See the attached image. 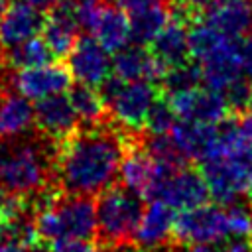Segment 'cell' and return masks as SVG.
<instances>
[{"instance_id": "cell-38", "label": "cell", "mask_w": 252, "mask_h": 252, "mask_svg": "<svg viewBox=\"0 0 252 252\" xmlns=\"http://www.w3.org/2000/svg\"><path fill=\"white\" fill-rule=\"evenodd\" d=\"M26 2L33 4V6L39 8V10H51V8H55L57 4H61L63 0H26Z\"/></svg>"}, {"instance_id": "cell-30", "label": "cell", "mask_w": 252, "mask_h": 252, "mask_svg": "<svg viewBox=\"0 0 252 252\" xmlns=\"http://www.w3.org/2000/svg\"><path fill=\"white\" fill-rule=\"evenodd\" d=\"M222 94H224L230 110H234L236 114L252 108V83L246 77H238L234 83H230L222 91Z\"/></svg>"}, {"instance_id": "cell-13", "label": "cell", "mask_w": 252, "mask_h": 252, "mask_svg": "<svg viewBox=\"0 0 252 252\" xmlns=\"http://www.w3.org/2000/svg\"><path fill=\"white\" fill-rule=\"evenodd\" d=\"M71 71L61 63H45L28 69H16L10 77V87L28 98H45L71 89Z\"/></svg>"}, {"instance_id": "cell-34", "label": "cell", "mask_w": 252, "mask_h": 252, "mask_svg": "<svg viewBox=\"0 0 252 252\" xmlns=\"http://www.w3.org/2000/svg\"><path fill=\"white\" fill-rule=\"evenodd\" d=\"M234 126H236L240 140L244 144H252V110L238 112L234 118Z\"/></svg>"}, {"instance_id": "cell-28", "label": "cell", "mask_w": 252, "mask_h": 252, "mask_svg": "<svg viewBox=\"0 0 252 252\" xmlns=\"http://www.w3.org/2000/svg\"><path fill=\"white\" fill-rule=\"evenodd\" d=\"M142 142V140H140ZM144 150L159 163L169 165V167H185L187 165V158L183 156V152L175 146V142L171 140L169 134H150L144 142H142Z\"/></svg>"}, {"instance_id": "cell-26", "label": "cell", "mask_w": 252, "mask_h": 252, "mask_svg": "<svg viewBox=\"0 0 252 252\" xmlns=\"http://www.w3.org/2000/svg\"><path fill=\"white\" fill-rule=\"evenodd\" d=\"M167 20H169V8L165 4L154 6L136 16H130L132 41L138 45H150L152 39L158 35V32L165 26Z\"/></svg>"}, {"instance_id": "cell-27", "label": "cell", "mask_w": 252, "mask_h": 252, "mask_svg": "<svg viewBox=\"0 0 252 252\" xmlns=\"http://www.w3.org/2000/svg\"><path fill=\"white\" fill-rule=\"evenodd\" d=\"M159 83H161L163 91L167 93V96L183 93V91H189V89H195V87H199L203 83L201 67H199V63H195V59L179 63L175 67H169Z\"/></svg>"}, {"instance_id": "cell-37", "label": "cell", "mask_w": 252, "mask_h": 252, "mask_svg": "<svg viewBox=\"0 0 252 252\" xmlns=\"http://www.w3.org/2000/svg\"><path fill=\"white\" fill-rule=\"evenodd\" d=\"M0 252H30L26 246H22L20 242H16L14 238H0Z\"/></svg>"}, {"instance_id": "cell-6", "label": "cell", "mask_w": 252, "mask_h": 252, "mask_svg": "<svg viewBox=\"0 0 252 252\" xmlns=\"http://www.w3.org/2000/svg\"><path fill=\"white\" fill-rule=\"evenodd\" d=\"M98 91L106 102L108 116L132 134H138L144 128L146 116L159 96L158 87L152 81H124L116 75H110Z\"/></svg>"}, {"instance_id": "cell-12", "label": "cell", "mask_w": 252, "mask_h": 252, "mask_svg": "<svg viewBox=\"0 0 252 252\" xmlns=\"http://www.w3.org/2000/svg\"><path fill=\"white\" fill-rule=\"evenodd\" d=\"M33 124L39 134L55 144H61L79 130V116L71 104L69 94L57 93L39 98L33 106Z\"/></svg>"}, {"instance_id": "cell-43", "label": "cell", "mask_w": 252, "mask_h": 252, "mask_svg": "<svg viewBox=\"0 0 252 252\" xmlns=\"http://www.w3.org/2000/svg\"><path fill=\"white\" fill-rule=\"evenodd\" d=\"M2 236H4V226L0 224V238H2Z\"/></svg>"}, {"instance_id": "cell-2", "label": "cell", "mask_w": 252, "mask_h": 252, "mask_svg": "<svg viewBox=\"0 0 252 252\" xmlns=\"http://www.w3.org/2000/svg\"><path fill=\"white\" fill-rule=\"evenodd\" d=\"M33 222L43 242L57 238H93L96 232V207L87 195L57 191L35 205Z\"/></svg>"}, {"instance_id": "cell-32", "label": "cell", "mask_w": 252, "mask_h": 252, "mask_svg": "<svg viewBox=\"0 0 252 252\" xmlns=\"http://www.w3.org/2000/svg\"><path fill=\"white\" fill-rule=\"evenodd\" d=\"M47 252H100L89 238H57L47 244Z\"/></svg>"}, {"instance_id": "cell-40", "label": "cell", "mask_w": 252, "mask_h": 252, "mask_svg": "<svg viewBox=\"0 0 252 252\" xmlns=\"http://www.w3.org/2000/svg\"><path fill=\"white\" fill-rule=\"evenodd\" d=\"M108 252H142V250H138L130 242H126V244H120V246H110Z\"/></svg>"}, {"instance_id": "cell-7", "label": "cell", "mask_w": 252, "mask_h": 252, "mask_svg": "<svg viewBox=\"0 0 252 252\" xmlns=\"http://www.w3.org/2000/svg\"><path fill=\"white\" fill-rule=\"evenodd\" d=\"M230 236L226 209L203 203L181 211L173 224V244H219Z\"/></svg>"}, {"instance_id": "cell-8", "label": "cell", "mask_w": 252, "mask_h": 252, "mask_svg": "<svg viewBox=\"0 0 252 252\" xmlns=\"http://www.w3.org/2000/svg\"><path fill=\"white\" fill-rule=\"evenodd\" d=\"M175 167H169V165H163L159 161H156L142 146L140 140L132 142L126 152H124V158H122V163H120V181L126 189L134 191L136 195H140L142 199H152L154 197V191L158 187V183L167 175L171 173ZM179 169V167H177Z\"/></svg>"}, {"instance_id": "cell-11", "label": "cell", "mask_w": 252, "mask_h": 252, "mask_svg": "<svg viewBox=\"0 0 252 252\" xmlns=\"http://www.w3.org/2000/svg\"><path fill=\"white\" fill-rule=\"evenodd\" d=\"M169 102L177 118L199 122V124H219L228 118L230 106L220 91L215 89H189L177 94H169Z\"/></svg>"}, {"instance_id": "cell-36", "label": "cell", "mask_w": 252, "mask_h": 252, "mask_svg": "<svg viewBox=\"0 0 252 252\" xmlns=\"http://www.w3.org/2000/svg\"><path fill=\"white\" fill-rule=\"evenodd\" d=\"M220 252H252V240L236 238V240L224 244V246L220 248Z\"/></svg>"}, {"instance_id": "cell-4", "label": "cell", "mask_w": 252, "mask_h": 252, "mask_svg": "<svg viewBox=\"0 0 252 252\" xmlns=\"http://www.w3.org/2000/svg\"><path fill=\"white\" fill-rule=\"evenodd\" d=\"M53 150L37 142H20L0 158V187L32 197L49 187L53 175Z\"/></svg>"}, {"instance_id": "cell-1", "label": "cell", "mask_w": 252, "mask_h": 252, "mask_svg": "<svg viewBox=\"0 0 252 252\" xmlns=\"http://www.w3.org/2000/svg\"><path fill=\"white\" fill-rule=\"evenodd\" d=\"M136 140H132V132H116L106 124L77 130L55 146L57 187L69 195H98L112 185L126 148Z\"/></svg>"}, {"instance_id": "cell-22", "label": "cell", "mask_w": 252, "mask_h": 252, "mask_svg": "<svg viewBox=\"0 0 252 252\" xmlns=\"http://www.w3.org/2000/svg\"><path fill=\"white\" fill-rule=\"evenodd\" d=\"M33 106L28 96L16 91H0V136L18 138L32 130Z\"/></svg>"}, {"instance_id": "cell-35", "label": "cell", "mask_w": 252, "mask_h": 252, "mask_svg": "<svg viewBox=\"0 0 252 252\" xmlns=\"http://www.w3.org/2000/svg\"><path fill=\"white\" fill-rule=\"evenodd\" d=\"M240 63L242 75L252 83V35L240 39Z\"/></svg>"}, {"instance_id": "cell-16", "label": "cell", "mask_w": 252, "mask_h": 252, "mask_svg": "<svg viewBox=\"0 0 252 252\" xmlns=\"http://www.w3.org/2000/svg\"><path fill=\"white\" fill-rule=\"evenodd\" d=\"M41 12L43 10L35 8L26 0H16L8 4V8L0 16V51L35 37L45 22Z\"/></svg>"}, {"instance_id": "cell-3", "label": "cell", "mask_w": 252, "mask_h": 252, "mask_svg": "<svg viewBox=\"0 0 252 252\" xmlns=\"http://www.w3.org/2000/svg\"><path fill=\"white\" fill-rule=\"evenodd\" d=\"M199 163L215 203L230 205L240 195L252 193V144L232 148L215 146Z\"/></svg>"}, {"instance_id": "cell-9", "label": "cell", "mask_w": 252, "mask_h": 252, "mask_svg": "<svg viewBox=\"0 0 252 252\" xmlns=\"http://www.w3.org/2000/svg\"><path fill=\"white\" fill-rule=\"evenodd\" d=\"M195 61L201 67V75H203L205 87L222 93L230 83H234L238 77H242L240 39L220 35Z\"/></svg>"}, {"instance_id": "cell-19", "label": "cell", "mask_w": 252, "mask_h": 252, "mask_svg": "<svg viewBox=\"0 0 252 252\" xmlns=\"http://www.w3.org/2000/svg\"><path fill=\"white\" fill-rule=\"evenodd\" d=\"M189 22L169 10V20L150 43V51L169 69L189 61Z\"/></svg>"}, {"instance_id": "cell-24", "label": "cell", "mask_w": 252, "mask_h": 252, "mask_svg": "<svg viewBox=\"0 0 252 252\" xmlns=\"http://www.w3.org/2000/svg\"><path fill=\"white\" fill-rule=\"evenodd\" d=\"M69 98H71V104L79 116V122H85L87 128L102 126L110 118L106 102H104V98L96 87L79 83V85L71 87Z\"/></svg>"}, {"instance_id": "cell-42", "label": "cell", "mask_w": 252, "mask_h": 252, "mask_svg": "<svg viewBox=\"0 0 252 252\" xmlns=\"http://www.w3.org/2000/svg\"><path fill=\"white\" fill-rule=\"evenodd\" d=\"M250 240H252V211H250Z\"/></svg>"}, {"instance_id": "cell-25", "label": "cell", "mask_w": 252, "mask_h": 252, "mask_svg": "<svg viewBox=\"0 0 252 252\" xmlns=\"http://www.w3.org/2000/svg\"><path fill=\"white\" fill-rule=\"evenodd\" d=\"M0 59L10 69H28V67H37V65L51 63L53 53L47 47V43L43 41V37L35 35L28 41H22V43H18L10 49L0 51Z\"/></svg>"}, {"instance_id": "cell-23", "label": "cell", "mask_w": 252, "mask_h": 252, "mask_svg": "<svg viewBox=\"0 0 252 252\" xmlns=\"http://www.w3.org/2000/svg\"><path fill=\"white\" fill-rule=\"evenodd\" d=\"M93 37L108 53H116V51L124 49L132 41L130 18L118 6L106 4L98 22H96V26H94V30H93Z\"/></svg>"}, {"instance_id": "cell-10", "label": "cell", "mask_w": 252, "mask_h": 252, "mask_svg": "<svg viewBox=\"0 0 252 252\" xmlns=\"http://www.w3.org/2000/svg\"><path fill=\"white\" fill-rule=\"evenodd\" d=\"M152 199H159L173 209L185 211V209H193V207L207 203L209 187L201 171L185 165V167H179L167 173L158 183Z\"/></svg>"}, {"instance_id": "cell-18", "label": "cell", "mask_w": 252, "mask_h": 252, "mask_svg": "<svg viewBox=\"0 0 252 252\" xmlns=\"http://www.w3.org/2000/svg\"><path fill=\"white\" fill-rule=\"evenodd\" d=\"M112 71L124 81H152L159 83L167 67L144 45H126L112 57Z\"/></svg>"}, {"instance_id": "cell-33", "label": "cell", "mask_w": 252, "mask_h": 252, "mask_svg": "<svg viewBox=\"0 0 252 252\" xmlns=\"http://www.w3.org/2000/svg\"><path fill=\"white\" fill-rule=\"evenodd\" d=\"M114 6H118L122 12H126V16H136L144 10H150L154 6H159V4H165V0H112Z\"/></svg>"}, {"instance_id": "cell-31", "label": "cell", "mask_w": 252, "mask_h": 252, "mask_svg": "<svg viewBox=\"0 0 252 252\" xmlns=\"http://www.w3.org/2000/svg\"><path fill=\"white\" fill-rule=\"evenodd\" d=\"M226 217H228V230L230 236L246 238L250 236V211L240 203L226 205Z\"/></svg>"}, {"instance_id": "cell-29", "label": "cell", "mask_w": 252, "mask_h": 252, "mask_svg": "<svg viewBox=\"0 0 252 252\" xmlns=\"http://www.w3.org/2000/svg\"><path fill=\"white\" fill-rule=\"evenodd\" d=\"M175 120H177V114H175L169 98L158 96L146 116L144 128L148 130V134H169Z\"/></svg>"}, {"instance_id": "cell-15", "label": "cell", "mask_w": 252, "mask_h": 252, "mask_svg": "<svg viewBox=\"0 0 252 252\" xmlns=\"http://www.w3.org/2000/svg\"><path fill=\"white\" fill-rule=\"evenodd\" d=\"M175 217L177 215L173 213V207H169L159 199H152L144 207V213L134 236L142 252H159L167 244H173Z\"/></svg>"}, {"instance_id": "cell-14", "label": "cell", "mask_w": 252, "mask_h": 252, "mask_svg": "<svg viewBox=\"0 0 252 252\" xmlns=\"http://www.w3.org/2000/svg\"><path fill=\"white\" fill-rule=\"evenodd\" d=\"M67 67L73 79L98 89L110 77L112 61L108 57V51L93 35H85L79 37L73 49L69 51Z\"/></svg>"}, {"instance_id": "cell-39", "label": "cell", "mask_w": 252, "mask_h": 252, "mask_svg": "<svg viewBox=\"0 0 252 252\" xmlns=\"http://www.w3.org/2000/svg\"><path fill=\"white\" fill-rule=\"evenodd\" d=\"M185 252H220V248H217L215 244H189Z\"/></svg>"}, {"instance_id": "cell-20", "label": "cell", "mask_w": 252, "mask_h": 252, "mask_svg": "<svg viewBox=\"0 0 252 252\" xmlns=\"http://www.w3.org/2000/svg\"><path fill=\"white\" fill-rule=\"evenodd\" d=\"M217 126L219 124H199V122L177 118L169 130V136L187 159L201 161L217 146V136H219Z\"/></svg>"}, {"instance_id": "cell-21", "label": "cell", "mask_w": 252, "mask_h": 252, "mask_svg": "<svg viewBox=\"0 0 252 252\" xmlns=\"http://www.w3.org/2000/svg\"><path fill=\"white\" fill-rule=\"evenodd\" d=\"M41 32H43V41L47 43V47L51 49V53L55 57L69 55V51L73 49V45L79 39V35H77L79 26L69 10L67 0H63L61 4L51 8V14L45 18Z\"/></svg>"}, {"instance_id": "cell-41", "label": "cell", "mask_w": 252, "mask_h": 252, "mask_svg": "<svg viewBox=\"0 0 252 252\" xmlns=\"http://www.w3.org/2000/svg\"><path fill=\"white\" fill-rule=\"evenodd\" d=\"M8 8V0H0V16L4 14V10Z\"/></svg>"}, {"instance_id": "cell-17", "label": "cell", "mask_w": 252, "mask_h": 252, "mask_svg": "<svg viewBox=\"0 0 252 252\" xmlns=\"http://www.w3.org/2000/svg\"><path fill=\"white\" fill-rule=\"evenodd\" d=\"M201 20L226 37L240 39L252 28V2L250 0H211Z\"/></svg>"}, {"instance_id": "cell-5", "label": "cell", "mask_w": 252, "mask_h": 252, "mask_svg": "<svg viewBox=\"0 0 252 252\" xmlns=\"http://www.w3.org/2000/svg\"><path fill=\"white\" fill-rule=\"evenodd\" d=\"M96 230L106 248L130 242L136 236L144 205L142 197L124 185H110L96 199Z\"/></svg>"}]
</instances>
